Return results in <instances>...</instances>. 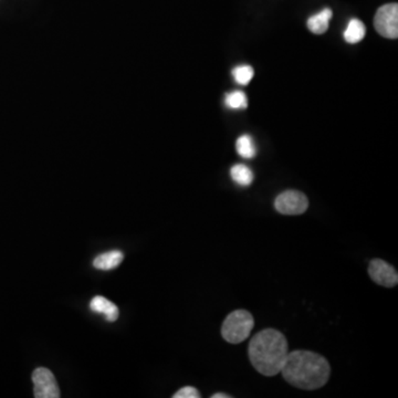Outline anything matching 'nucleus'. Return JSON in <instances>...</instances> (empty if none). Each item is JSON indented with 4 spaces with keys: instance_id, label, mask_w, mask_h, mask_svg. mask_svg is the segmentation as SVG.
<instances>
[{
    "instance_id": "nucleus-6",
    "label": "nucleus",
    "mask_w": 398,
    "mask_h": 398,
    "mask_svg": "<svg viewBox=\"0 0 398 398\" xmlns=\"http://www.w3.org/2000/svg\"><path fill=\"white\" fill-rule=\"evenodd\" d=\"M34 382V397L36 398H59V386L56 384V377L50 369L38 367L32 373Z\"/></svg>"
},
{
    "instance_id": "nucleus-13",
    "label": "nucleus",
    "mask_w": 398,
    "mask_h": 398,
    "mask_svg": "<svg viewBox=\"0 0 398 398\" xmlns=\"http://www.w3.org/2000/svg\"><path fill=\"white\" fill-rule=\"evenodd\" d=\"M236 149L238 154L244 159H254L256 156V146H254V139L250 135H242L236 142Z\"/></svg>"
},
{
    "instance_id": "nucleus-3",
    "label": "nucleus",
    "mask_w": 398,
    "mask_h": 398,
    "mask_svg": "<svg viewBox=\"0 0 398 398\" xmlns=\"http://www.w3.org/2000/svg\"><path fill=\"white\" fill-rule=\"evenodd\" d=\"M254 327V317L249 311L236 310L222 323V335L226 342L239 344L249 337Z\"/></svg>"
},
{
    "instance_id": "nucleus-7",
    "label": "nucleus",
    "mask_w": 398,
    "mask_h": 398,
    "mask_svg": "<svg viewBox=\"0 0 398 398\" xmlns=\"http://www.w3.org/2000/svg\"><path fill=\"white\" fill-rule=\"evenodd\" d=\"M369 274L372 280L385 288H394L398 284L396 269L382 259L372 260L369 266Z\"/></svg>"
},
{
    "instance_id": "nucleus-17",
    "label": "nucleus",
    "mask_w": 398,
    "mask_h": 398,
    "mask_svg": "<svg viewBox=\"0 0 398 398\" xmlns=\"http://www.w3.org/2000/svg\"><path fill=\"white\" fill-rule=\"evenodd\" d=\"M232 396L227 395V394L224 393H218L215 394V395L212 396V398H229Z\"/></svg>"
},
{
    "instance_id": "nucleus-2",
    "label": "nucleus",
    "mask_w": 398,
    "mask_h": 398,
    "mask_svg": "<svg viewBox=\"0 0 398 398\" xmlns=\"http://www.w3.org/2000/svg\"><path fill=\"white\" fill-rule=\"evenodd\" d=\"M288 349V341L282 333L266 329L257 333L250 341V362L264 377H276L284 367Z\"/></svg>"
},
{
    "instance_id": "nucleus-12",
    "label": "nucleus",
    "mask_w": 398,
    "mask_h": 398,
    "mask_svg": "<svg viewBox=\"0 0 398 398\" xmlns=\"http://www.w3.org/2000/svg\"><path fill=\"white\" fill-rule=\"evenodd\" d=\"M232 179L240 186H249L254 181V173L249 167L244 164H237L230 171Z\"/></svg>"
},
{
    "instance_id": "nucleus-11",
    "label": "nucleus",
    "mask_w": 398,
    "mask_h": 398,
    "mask_svg": "<svg viewBox=\"0 0 398 398\" xmlns=\"http://www.w3.org/2000/svg\"><path fill=\"white\" fill-rule=\"evenodd\" d=\"M365 34H367V28L361 20L352 19L345 29L344 39L349 44H359L364 39Z\"/></svg>"
},
{
    "instance_id": "nucleus-4",
    "label": "nucleus",
    "mask_w": 398,
    "mask_h": 398,
    "mask_svg": "<svg viewBox=\"0 0 398 398\" xmlns=\"http://www.w3.org/2000/svg\"><path fill=\"white\" fill-rule=\"evenodd\" d=\"M374 27L387 39H396L398 37V5L387 4L382 6L374 18Z\"/></svg>"
},
{
    "instance_id": "nucleus-16",
    "label": "nucleus",
    "mask_w": 398,
    "mask_h": 398,
    "mask_svg": "<svg viewBox=\"0 0 398 398\" xmlns=\"http://www.w3.org/2000/svg\"><path fill=\"white\" fill-rule=\"evenodd\" d=\"M174 398H199L201 397V393L198 392L193 386H186L183 389H179V392L174 394Z\"/></svg>"
},
{
    "instance_id": "nucleus-10",
    "label": "nucleus",
    "mask_w": 398,
    "mask_h": 398,
    "mask_svg": "<svg viewBox=\"0 0 398 398\" xmlns=\"http://www.w3.org/2000/svg\"><path fill=\"white\" fill-rule=\"evenodd\" d=\"M123 259H124V256L122 252L119 250H112V252H105V254L96 257L93 262V266L99 270L108 272V270L118 268Z\"/></svg>"
},
{
    "instance_id": "nucleus-9",
    "label": "nucleus",
    "mask_w": 398,
    "mask_h": 398,
    "mask_svg": "<svg viewBox=\"0 0 398 398\" xmlns=\"http://www.w3.org/2000/svg\"><path fill=\"white\" fill-rule=\"evenodd\" d=\"M333 13L330 8L321 10L320 13L309 18L307 25L309 30L315 34H323L329 29L330 20L332 19Z\"/></svg>"
},
{
    "instance_id": "nucleus-8",
    "label": "nucleus",
    "mask_w": 398,
    "mask_h": 398,
    "mask_svg": "<svg viewBox=\"0 0 398 398\" xmlns=\"http://www.w3.org/2000/svg\"><path fill=\"white\" fill-rule=\"evenodd\" d=\"M90 309L93 312L103 314L109 322H114L119 319V308L114 303L102 296H96L91 300Z\"/></svg>"
},
{
    "instance_id": "nucleus-1",
    "label": "nucleus",
    "mask_w": 398,
    "mask_h": 398,
    "mask_svg": "<svg viewBox=\"0 0 398 398\" xmlns=\"http://www.w3.org/2000/svg\"><path fill=\"white\" fill-rule=\"evenodd\" d=\"M280 373L290 385L297 389L314 391L327 383L330 379L331 367L322 355L299 349L288 353Z\"/></svg>"
},
{
    "instance_id": "nucleus-14",
    "label": "nucleus",
    "mask_w": 398,
    "mask_h": 398,
    "mask_svg": "<svg viewBox=\"0 0 398 398\" xmlns=\"http://www.w3.org/2000/svg\"><path fill=\"white\" fill-rule=\"evenodd\" d=\"M226 105L232 110H240L248 106L247 96L242 91H232L226 96Z\"/></svg>"
},
{
    "instance_id": "nucleus-15",
    "label": "nucleus",
    "mask_w": 398,
    "mask_h": 398,
    "mask_svg": "<svg viewBox=\"0 0 398 398\" xmlns=\"http://www.w3.org/2000/svg\"><path fill=\"white\" fill-rule=\"evenodd\" d=\"M232 76H234V79L237 84H242V86H247L254 78V69H252V66H247V64L236 66L232 70Z\"/></svg>"
},
{
    "instance_id": "nucleus-5",
    "label": "nucleus",
    "mask_w": 398,
    "mask_h": 398,
    "mask_svg": "<svg viewBox=\"0 0 398 398\" xmlns=\"http://www.w3.org/2000/svg\"><path fill=\"white\" fill-rule=\"evenodd\" d=\"M308 207V197L298 191H284L274 201V208L282 215H302L303 213H306Z\"/></svg>"
}]
</instances>
